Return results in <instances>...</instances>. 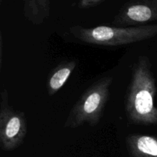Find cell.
I'll use <instances>...</instances> for the list:
<instances>
[{
    "instance_id": "obj_1",
    "label": "cell",
    "mask_w": 157,
    "mask_h": 157,
    "mask_svg": "<svg viewBox=\"0 0 157 157\" xmlns=\"http://www.w3.org/2000/svg\"><path fill=\"white\" fill-rule=\"evenodd\" d=\"M156 78L147 55H140L132 67V77L125 98V111L130 123L137 125L157 124Z\"/></svg>"
},
{
    "instance_id": "obj_2",
    "label": "cell",
    "mask_w": 157,
    "mask_h": 157,
    "mask_svg": "<svg viewBox=\"0 0 157 157\" xmlns=\"http://www.w3.org/2000/svg\"><path fill=\"white\" fill-rule=\"evenodd\" d=\"M73 38L84 44L103 47H120L157 36V24L131 27L98 25L91 28L76 25L69 29Z\"/></svg>"
},
{
    "instance_id": "obj_3",
    "label": "cell",
    "mask_w": 157,
    "mask_h": 157,
    "mask_svg": "<svg viewBox=\"0 0 157 157\" xmlns=\"http://www.w3.org/2000/svg\"><path fill=\"white\" fill-rule=\"evenodd\" d=\"M113 81V77L105 76L87 87L71 109L64 128L75 129L85 124L90 127L98 125L110 98Z\"/></svg>"
},
{
    "instance_id": "obj_4",
    "label": "cell",
    "mask_w": 157,
    "mask_h": 157,
    "mask_svg": "<svg viewBox=\"0 0 157 157\" xmlns=\"http://www.w3.org/2000/svg\"><path fill=\"white\" fill-rule=\"evenodd\" d=\"M0 96V144L4 151H12L24 143L28 133L27 119L24 112L10 105L6 87Z\"/></svg>"
},
{
    "instance_id": "obj_5",
    "label": "cell",
    "mask_w": 157,
    "mask_h": 157,
    "mask_svg": "<svg viewBox=\"0 0 157 157\" xmlns=\"http://www.w3.org/2000/svg\"><path fill=\"white\" fill-rule=\"evenodd\" d=\"M157 21V0H129L124 3L112 21L118 27L150 25Z\"/></svg>"
},
{
    "instance_id": "obj_6",
    "label": "cell",
    "mask_w": 157,
    "mask_h": 157,
    "mask_svg": "<svg viewBox=\"0 0 157 157\" xmlns=\"http://www.w3.org/2000/svg\"><path fill=\"white\" fill-rule=\"evenodd\" d=\"M126 146L131 157H157V136L133 133L126 138Z\"/></svg>"
},
{
    "instance_id": "obj_7",
    "label": "cell",
    "mask_w": 157,
    "mask_h": 157,
    "mask_svg": "<svg viewBox=\"0 0 157 157\" xmlns=\"http://www.w3.org/2000/svg\"><path fill=\"white\" fill-rule=\"evenodd\" d=\"M77 64V60L69 59L61 61L52 69L47 80V93L49 97L54 96L64 87Z\"/></svg>"
},
{
    "instance_id": "obj_8",
    "label": "cell",
    "mask_w": 157,
    "mask_h": 157,
    "mask_svg": "<svg viewBox=\"0 0 157 157\" xmlns=\"http://www.w3.org/2000/svg\"><path fill=\"white\" fill-rule=\"evenodd\" d=\"M25 18L35 25L43 24L51 14L50 0H21Z\"/></svg>"
},
{
    "instance_id": "obj_9",
    "label": "cell",
    "mask_w": 157,
    "mask_h": 157,
    "mask_svg": "<svg viewBox=\"0 0 157 157\" xmlns=\"http://www.w3.org/2000/svg\"><path fill=\"white\" fill-rule=\"evenodd\" d=\"M104 0H79L78 8L81 9H87L98 6L101 4Z\"/></svg>"
},
{
    "instance_id": "obj_10",
    "label": "cell",
    "mask_w": 157,
    "mask_h": 157,
    "mask_svg": "<svg viewBox=\"0 0 157 157\" xmlns=\"http://www.w3.org/2000/svg\"><path fill=\"white\" fill-rule=\"evenodd\" d=\"M3 41H2V35L0 33V67L2 65V55H3Z\"/></svg>"
},
{
    "instance_id": "obj_11",
    "label": "cell",
    "mask_w": 157,
    "mask_h": 157,
    "mask_svg": "<svg viewBox=\"0 0 157 157\" xmlns=\"http://www.w3.org/2000/svg\"><path fill=\"white\" fill-rule=\"evenodd\" d=\"M2 1H3V0H0V2L2 3Z\"/></svg>"
}]
</instances>
